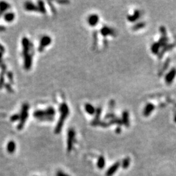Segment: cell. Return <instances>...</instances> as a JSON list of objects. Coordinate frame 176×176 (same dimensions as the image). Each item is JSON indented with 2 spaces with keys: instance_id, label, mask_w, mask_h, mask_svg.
Listing matches in <instances>:
<instances>
[{
  "instance_id": "cell-1",
  "label": "cell",
  "mask_w": 176,
  "mask_h": 176,
  "mask_svg": "<svg viewBox=\"0 0 176 176\" xmlns=\"http://www.w3.org/2000/svg\"><path fill=\"white\" fill-rule=\"evenodd\" d=\"M59 110L60 112H61V116H60L59 121L56 126V134H59L61 132V129H62L63 126L64 121H65V118L67 117L68 114H69V108H68L67 105L65 103L61 104V106L59 108Z\"/></svg>"
},
{
  "instance_id": "cell-2",
  "label": "cell",
  "mask_w": 176,
  "mask_h": 176,
  "mask_svg": "<svg viewBox=\"0 0 176 176\" xmlns=\"http://www.w3.org/2000/svg\"><path fill=\"white\" fill-rule=\"evenodd\" d=\"M29 106L28 103L23 104L22 106V110H21V114L20 116V122L17 126V129L18 130H22L24 126L25 123H26L27 119L28 117V112H29Z\"/></svg>"
},
{
  "instance_id": "cell-3",
  "label": "cell",
  "mask_w": 176,
  "mask_h": 176,
  "mask_svg": "<svg viewBox=\"0 0 176 176\" xmlns=\"http://www.w3.org/2000/svg\"><path fill=\"white\" fill-rule=\"evenodd\" d=\"M52 42V38L50 36L44 35L40 41L39 46H38V51L40 52H42L45 48L50 45Z\"/></svg>"
},
{
  "instance_id": "cell-4",
  "label": "cell",
  "mask_w": 176,
  "mask_h": 176,
  "mask_svg": "<svg viewBox=\"0 0 176 176\" xmlns=\"http://www.w3.org/2000/svg\"><path fill=\"white\" fill-rule=\"evenodd\" d=\"M22 47H23V50H22V54H23L24 57L26 56L29 54V51L31 50V45L30 41L27 37H24L22 40Z\"/></svg>"
},
{
  "instance_id": "cell-5",
  "label": "cell",
  "mask_w": 176,
  "mask_h": 176,
  "mask_svg": "<svg viewBox=\"0 0 176 176\" xmlns=\"http://www.w3.org/2000/svg\"><path fill=\"white\" fill-rule=\"evenodd\" d=\"M9 8H10V5L9 3L5 1H0V17ZM5 30H6V28L5 27L0 26V31H3Z\"/></svg>"
},
{
  "instance_id": "cell-6",
  "label": "cell",
  "mask_w": 176,
  "mask_h": 176,
  "mask_svg": "<svg viewBox=\"0 0 176 176\" xmlns=\"http://www.w3.org/2000/svg\"><path fill=\"white\" fill-rule=\"evenodd\" d=\"M32 61H33L32 55L31 54H28L24 57V67L25 70H30L32 67Z\"/></svg>"
},
{
  "instance_id": "cell-7",
  "label": "cell",
  "mask_w": 176,
  "mask_h": 176,
  "mask_svg": "<svg viewBox=\"0 0 176 176\" xmlns=\"http://www.w3.org/2000/svg\"><path fill=\"white\" fill-rule=\"evenodd\" d=\"M1 73H0V89H2V87H3L4 85H5V73H6L7 67L6 65L4 63H1Z\"/></svg>"
},
{
  "instance_id": "cell-8",
  "label": "cell",
  "mask_w": 176,
  "mask_h": 176,
  "mask_svg": "<svg viewBox=\"0 0 176 176\" xmlns=\"http://www.w3.org/2000/svg\"><path fill=\"white\" fill-rule=\"evenodd\" d=\"M74 138V133L73 130H70L68 134V140H67V150L70 152L73 148V140Z\"/></svg>"
},
{
  "instance_id": "cell-9",
  "label": "cell",
  "mask_w": 176,
  "mask_h": 176,
  "mask_svg": "<svg viewBox=\"0 0 176 176\" xmlns=\"http://www.w3.org/2000/svg\"><path fill=\"white\" fill-rule=\"evenodd\" d=\"M24 8L28 11H34V12H39L38 9V7L33 4L31 2H26L24 4Z\"/></svg>"
},
{
  "instance_id": "cell-10",
  "label": "cell",
  "mask_w": 176,
  "mask_h": 176,
  "mask_svg": "<svg viewBox=\"0 0 176 176\" xmlns=\"http://www.w3.org/2000/svg\"><path fill=\"white\" fill-rule=\"evenodd\" d=\"M16 149V144L13 140L9 141L7 146V150L9 154H13L14 153Z\"/></svg>"
},
{
  "instance_id": "cell-11",
  "label": "cell",
  "mask_w": 176,
  "mask_h": 176,
  "mask_svg": "<svg viewBox=\"0 0 176 176\" xmlns=\"http://www.w3.org/2000/svg\"><path fill=\"white\" fill-rule=\"evenodd\" d=\"M119 166V163L117 162L115 164L113 165L111 168L108 170L107 173H106V176H112L114 173H116V172L117 171V170L118 169Z\"/></svg>"
},
{
  "instance_id": "cell-12",
  "label": "cell",
  "mask_w": 176,
  "mask_h": 176,
  "mask_svg": "<svg viewBox=\"0 0 176 176\" xmlns=\"http://www.w3.org/2000/svg\"><path fill=\"white\" fill-rule=\"evenodd\" d=\"M3 18L6 22H13V21L14 20V18H15V14H14V13H12V12L7 13H6V14H4Z\"/></svg>"
},
{
  "instance_id": "cell-13",
  "label": "cell",
  "mask_w": 176,
  "mask_h": 176,
  "mask_svg": "<svg viewBox=\"0 0 176 176\" xmlns=\"http://www.w3.org/2000/svg\"><path fill=\"white\" fill-rule=\"evenodd\" d=\"M37 7H38V10H39L40 13H42V14H45V13H46V9H45V3H44L43 1H38V5H37Z\"/></svg>"
},
{
  "instance_id": "cell-14",
  "label": "cell",
  "mask_w": 176,
  "mask_h": 176,
  "mask_svg": "<svg viewBox=\"0 0 176 176\" xmlns=\"http://www.w3.org/2000/svg\"><path fill=\"white\" fill-rule=\"evenodd\" d=\"M105 164V161L103 157H101V158L98 159V163H97V166H98V167L99 168H103V166H104Z\"/></svg>"
},
{
  "instance_id": "cell-15",
  "label": "cell",
  "mask_w": 176,
  "mask_h": 176,
  "mask_svg": "<svg viewBox=\"0 0 176 176\" xmlns=\"http://www.w3.org/2000/svg\"><path fill=\"white\" fill-rule=\"evenodd\" d=\"M97 20H98V18H97V16L93 15V16L90 17V18H89V23L92 25L95 24L97 22Z\"/></svg>"
},
{
  "instance_id": "cell-16",
  "label": "cell",
  "mask_w": 176,
  "mask_h": 176,
  "mask_svg": "<svg viewBox=\"0 0 176 176\" xmlns=\"http://www.w3.org/2000/svg\"><path fill=\"white\" fill-rule=\"evenodd\" d=\"M7 76L8 78H9V82H10V84H13V82H14V77H13V74L12 72L9 71V72H7Z\"/></svg>"
},
{
  "instance_id": "cell-17",
  "label": "cell",
  "mask_w": 176,
  "mask_h": 176,
  "mask_svg": "<svg viewBox=\"0 0 176 176\" xmlns=\"http://www.w3.org/2000/svg\"><path fill=\"white\" fill-rule=\"evenodd\" d=\"M10 119L12 122H15V121H18V120H20V115H18V114H14V115H13L10 117Z\"/></svg>"
},
{
  "instance_id": "cell-18",
  "label": "cell",
  "mask_w": 176,
  "mask_h": 176,
  "mask_svg": "<svg viewBox=\"0 0 176 176\" xmlns=\"http://www.w3.org/2000/svg\"><path fill=\"white\" fill-rule=\"evenodd\" d=\"M4 86H5V87L6 88V89L7 90V91L10 92V93H13V87H12L11 85H10V84H9V83L5 84Z\"/></svg>"
},
{
  "instance_id": "cell-19",
  "label": "cell",
  "mask_w": 176,
  "mask_h": 176,
  "mask_svg": "<svg viewBox=\"0 0 176 176\" xmlns=\"http://www.w3.org/2000/svg\"><path fill=\"white\" fill-rule=\"evenodd\" d=\"M56 176H70V175L65 174V173L61 171H58L56 174Z\"/></svg>"
},
{
  "instance_id": "cell-20",
  "label": "cell",
  "mask_w": 176,
  "mask_h": 176,
  "mask_svg": "<svg viewBox=\"0 0 176 176\" xmlns=\"http://www.w3.org/2000/svg\"><path fill=\"white\" fill-rule=\"evenodd\" d=\"M129 164V161L128 159H126L125 160V161L123 162V166L124 168H127Z\"/></svg>"
},
{
  "instance_id": "cell-21",
  "label": "cell",
  "mask_w": 176,
  "mask_h": 176,
  "mask_svg": "<svg viewBox=\"0 0 176 176\" xmlns=\"http://www.w3.org/2000/svg\"><path fill=\"white\" fill-rule=\"evenodd\" d=\"M5 48H4V47L3 46H2V45H1V44H0V52H1V53H3V52H5Z\"/></svg>"
},
{
  "instance_id": "cell-22",
  "label": "cell",
  "mask_w": 176,
  "mask_h": 176,
  "mask_svg": "<svg viewBox=\"0 0 176 176\" xmlns=\"http://www.w3.org/2000/svg\"><path fill=\"white\" fill-rule=\"evenodd\" d=\"M2 54L3 53H1V52H0V65H1V59H2Z\"/></svg>"
}]
</instances>
